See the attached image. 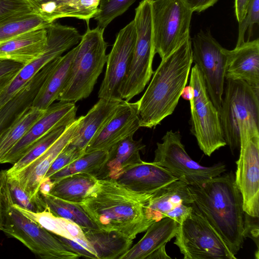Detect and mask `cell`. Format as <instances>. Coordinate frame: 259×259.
<instances>
[{
	"mask_svg": "<svg viewBox=\"0 0 259 259\" xmlns=\"http://www.w3.org/2000/svg\"><path fill=\"white\" fill-rule=\"evenodd\" d=\"M1 231L8 237L20 241L42 259H77L80 257L54 234L23 215L13 204L7 212Z\"/></svg>",
	"mask_w": 259,
	"mask_h": 259,
	"instance_id": "obj_11",
	"label": "cell"
},
{
	"mask_svg": "<svg viewBox=\"0 0 259 259\" xmlns=\"http://www.w3.org/2000/svg\"><path fill=\"white\" fill-rule=\"evenodd\" d=\"M150 198L130 191L115 180L98 179L79 204L100 230L116 231L134 240L153 224L144 213Z\"/></svg>",
	"mask_w": 259,
	"mask_h": 259,
	"instance_id": "obj_2",
	"label": "cell"
},
{
	"mask_svg": "<svg viewBox=\"0 0 259 259\" xmlns=\"http://www.w3.org/2000/svg\"><path fill=\"white\" fill-rule=\"evenodd\" d=\"M123 100L99 98L81 120L69 144L85 153L91 141L101 132Z\"/></svg>",
	"mask_w": 259,
	"mask_h": 259,
	"instance_id": "obj_22",
	"label": "cell"
},
{
	"mask_svg": "<svg viewBox=\"0 0 259 259\" xmlns=\"http://www.w3.org/2000/svg\"><path fill=\"white\" fill-rule=\"evenodd\" d=\"M35 13L48 24L70 18L75 11L76 0H27Z\"/></svg>",
	"mask_w": 259,
	"mask_h": 259,
	"instance_id": "obj_34",
	"label": "cell"
},
{
	"mask_svg": "<svg viewBox=\"0 0 259 259\" xmlns=\"http://www.w3.org/2000/svg\"><path fill=\"white\" fill-rule=\"evenodd\" d=\"M136 38L134 20L118 32L107 55L104 77L99 98L123 100L121 90L131 62Z\"/></svg>",
	"mask_w": 259,
	"mask_h": 259,
	"instance_id": "obj_15",
	"label": "cell"
},
{
	"mask_svg": "<svg viewBox=\"0 0 259 259\" xmlns=\"http://www.w3.org/2000/svg\"><path fill=\"white\" fill-rule=\"evenodd\" d=\"M47 44L46 28L33 30L0 41V60L26 65L38 57Z\"/></svg>",
	"mask_w": 259,
	"mask_h": 259,
	"instance_id": "obj_21",
	"label": "cell"
},
{
	"mask_svg": "<svg viewBox=\"0 0 259 259\" xmlns=\"http://www.w3.org/2000/svg\"><path fill=\"white\" fill-rule=\"evenodd\" d=\"M193 202L188 185L177 180L155 193L144 206L147 219L153 223L166 217L167 214L181 204Z\"/></svg>",
	"mask_w": 259,
	"mask_h": 259,
	"instance_id": "obj_23",
	"label": "cell"
},
{
	"mask_svg": "<svg viewBox=\"0 0 259 259\" xmlns=\"http://www.w3.org/2000/svg\"><path fill=\"white\" fill-rule=\"evenodd\" d=\"M55 59L45 66L12 98L0 106V134L24 109L32 105L41 85L57 63Z\"/></svg>",
	"mask_w": 259,
	"mask_h": 259,
	"instance_id": "obj_26",
	"label": "cell"
},
{
	"mask_svg": "<svg viewBox=\"0 0 259 259\" xmlns=\"http://www.w3.org/2000/svg\"><path fill=\"white\" fill-rule=\"evenodd\" d=\"M258 217L251 216L244 212V236L251 238L258 246Z\"/></svg>",
	"mask_w": 259,
	"mask_h": 259,
	"instance_id": "obj_43",
	"label": "cell"
},
{
	"mask_svg": "<svg viewBox=\"0 0 259 259\" xmlns=\"http://www.w3.org/2000/svg\"><path fill=\"white\" fill-rule=\"evenodd\" d=\"M74 102L59 101L53 103L32 126L20 141L8 152L1 163L15 164L38 140L52 130L67 126L76 119Z\"/></svg>",
	"mask_w": 259,
	"mask_h": 259,
	"instance_id": "obj_16",
	"label": "cell"
},
{
	"mask_svg": "<svg viewBox=\"0 0 259 259\" xmlns=\"http://www.w3.org/2000/svg\"><path fill=\"white\" fill-rule=\"evenodd\" d=\"M238 24V35L236 46L245 41L244 36L246 31L248 33L247 40H249L254 25H258L259 0H250L244 18Z\"/></svg>",
	"mask_w": 259,
	"mask_h": 259,
	"instance_id": "obj_40",
	"label": "cell"
},
{
	"mask_svg": "<svg viewBox=\"0 0 259 259\" xmlns=\"http://www.w3.org/2000/svg\"><path fill=\"white\" fill-rule=\"evenodd\" d=\"M49 24L34 13L28 14L1 26L0 41L33 30L46 28Z\"/></svg>",
	"mask_w": 259,
	"mask_h": 259,
	"instance_id": "obj_36",
	"label": "cell"
},
{
	"mask_svg": "<svg viewBox=\"0 0 259 259\" xmlns=\"http://www.w3.org/2000/svg\"><path fill=\"white\" fill-rule=\"evenodd\" d=\"M142 139L135 140L130 137L117 143L108 151L106 163L98 179L116 180L124 171L143 160L140 152L145 149Z\"/></svg>",
	"mask_w": 259,
	"mask_h": 259,
	"instance_id": "obj_24",
	"label": "cell"
},
{
	"mask_svg": "<svg viewBox=\"0 0 259 259\" xmlns=\"http://www.w3.org/2000/svg\"><path fill=\"white\" fill-rule=\"evenodd\" d=\"M193 13L186 0H152L153 44L161 60L190 36Z\"/></svg>",
	"mask_w": 259,
	"mask_h": 259,
	"instance_id": "obj_7",
	"label": "cell"
},
{
	"mask_svg": "<svg viewBox=\"0 0 259 259\" xmlns=\"http://www.w3.org/2000/svg\"><path fill=\"white\" fill-rule=\"evenodd\" d=\"M193 62L199 68L208 95L220 111L225 83L228 50L209 31L201 30L191 38Z\"/></svg>",
	"mask_w": 259,
	"mask_h": 259,
	"instance_id": "obj_14",
	"label": "cell"
},
{
	"mask_svg": "<svg viewBox=\"0 0 259 259\" xmlns=\"http://www.w3.org/2000/svg\"><path fill=\"white\" fill-rule=\"evenodd\" d=\"M41 196L54 214L77 224L84 232L99 229L79 204L63 200L51 194Z\"/></svg>",
	"mask_w": 259,
	"mask_h": 259,
	"instance_id": "obj_32",
	"label": "cell"
},
{
	"mask_svg": "<svg viewBox=\"0 0 259 259\" xmlns=\"http://www.w3.org/2000/svg\"><path fill=\"white\" fill-rule=\"evenodd\" d=\"M165 246L163 245L157 249L149 255L146 259H171V258L166 252Z\"/></svg>",
	"mask_w": 259,
	"mask_h": 259,
	"instance_id": "obj_49",
	"label": "cell"
},
{
	"mask_svg": "<svg viewBox=\"0 0 259 259\" xmlns=\"http://www.w3.org/2000/svg\"><path fill=\"white\" fill-rule=\"evenodd\" d=\"M225 82L219 115L224 138L233 152L240 147V125L244 122L259 125V88L242 80Z\"/></svg>",
	"mask_w": 259,
	"mask_h": 259,
	"instance_id": "obj_5",
	"label": "cell"
},
{
	"mask_svg": "<svg viewBox=\"0 0 259 259\" xmlns=\"http://www.w3.org/2000/svg\"><path fill=\"white\" fill-rule=\"evenodd\" d=\"M76 49L75 46L64 55L58 58L56 66L46 78L34 97L32 106L46 110L58 100L67 79Z\"/></svg>",
	"mask_w": 259,
	"mask_h": 259,
	"instance_id": "obj_27",
	"label": "cell"
},
{
	"mask_svg": "<svg viewBox=\"0 0 259 259\" xmlns=\"http://www.w3.org/2000/svg\"><path fill=\"white\" fill-rule=\"evenodd\" d=\"M84 233L98 259H120L131 248L133 241L116 231L98 229Z\"/></svg>",
	"mask_w": 259,
	"mask_h": 259,
	"instance_id": "obj_28",
	"label": "cell"
},
{
	"mask_svg": "<svg viewBox=\"0 0 259 259\" xmlns=\"http://www.w3.org/2000/svg\"><path fill=\"white\" fill-rule=\"evenodd\" d=\"M250 1V0H234V12L238 23L244 18Z\"/></svg>",
	"mask_w": 259,
	"mask_h": 259,
	"instance_id": "obj_47",
	"label": "cell"
},
{
	"mask_svg": "<svg viewBox=\"0 0 259 259\" xmlns=\"http://www.w3.org/2000/svg\"><path fill=\"white\" fill-rule=\"evenodd\" d=\"M179 131H167L157 143L153 161L188 186H200L226 170L223 163L205 166L193 160L181 142Z\"/></svg>",
	"mask_w": 259,
	"mask_h": 259,
	"instance_id": "obj_9",
	"label": "cell"
},
{
	"mask_svg": "<svg viewBox=\"0 0 259 259\" xmlns=\"http://www.w3.org/2000/svg\"><path fill=\"white\" fill-rule=\"evenodd\" d=\"M97 180L95 176L85 173L68 176L55 183L49 194L68 202L79 204Z\"/></svg>",
	"mask_w": 259,
	"mask_h": 259,
	"instance_id": "obj_31",
	"label": "cell"
},
{
	"mask_svg": "<svg viewBox=\"0 0 259 259\" xmlns=\"http://www.w3.org/2000/svg\"><path fill=\"white\" fill-rule=\"evenodd\" d=\"M240 140L235 182L242 196L244 212L258 217L259 125L251 122L240 125Z\"/></svg>",
	"mask_w": 259,
	"mask_h": 259,
	"instance_id": "obj_12",
	"label": "cell"
},
{
	"mask_svg": "<svg viewBox=\"0 0 259 259\" xmlns=\"http://www.w3.org/2000/svg\"><path fill=\"white\" fill-rule=\"evenodd\" d=\"M13 205L23 215L43 227L51 233L75 241L87 240L84 231L77 224L54 214L47 208L41 212H34L16 204Z\"/></svg>",
	"mask_w": 259,
	"mask_h": 259,
	"instance_id": "obj_30",
	"label": "cell"
},
{
	"mask_svg": "<svg viewBox=\"0 0 259 259\" xmlns=\"http://www.w3.org/2000/svg\"><path fill=\"white\" fill-rule=\"evenodd\" d=\"M136 0H100L94 17L97 26L104 29L116 18L125 13Z\"/></svg>",
	"mask_w": 259,
	"mask_h": 259,
	"instance_id": "obj_37",
	"label": "cell"
},
{
	"mask_svg": "<svg viewBox=\"0 0 259 259\" xmlns=\"http://www.w3.org/2000/svg\"><path fill=\"white\" fill-rule=\"evenodd\" d=\"M13 203L8 183L7 170H0V230L9 207Z\"/></svg>",
	"mask_w": 259,
	"mask_h": 259,
	"instance_id": "obj_42",
	"label": "cell"
},
{
	"mask_svg": "<svg viewBox=\"0 0 259 259\" xmlns=\"http://www.w3.org/2000/svg\"><path fill=\"white\" fill-rule=\"evenodd\" d=\"M84 154L85 153L79 150L69 143L54 160L45 177L50 178Z\"/></svg>",
	"mask_w": 259,
	"mask_h": 259,
	"instance_id": "obj_41",
	"label": "cell"
},
{
	"mask_svg": "<svg viewBox=\"0 0 259 259\" xmlns=\"http://www.w3.org/2000/svg\"><path fill=\"white\" fill-rule=\"evenodd\" d=\"M219 0H186L193 12L200 13L213 6Z\"/></svg>",
	"mask_w": 259,
	"mask_h": 259,
	"instance_id": "obj_46",
	"label": "cell"
},
{
	"mask_svg": "<svg viewBox=\"0 0 259 259\" xmlns=\"http://www.w3.org/2000/svg\"><path fill=\"white\" fill-rule=\"evenodd\" d=\"M141 127L137 102L123 100L101 132L91 141L85 153L98 150L109 151Z\"/></svg>",
	"mask_w": 259,
	"mask_h": 259,
	"instance_id": "obj_18",
	"label": "cell"
},
{
	"mask_svg": "<svg viewBox=\"0 0 259 259\" xmlns=\"http://www.w3.org/2000/svg\"><path fill=\"white\" fill-rule=\"evenodd\" d=\"M81 120V116L66 126L60 137L39 157L15 174L8 175L15 179L19 186L30 197L35 200L41 198L38 191L41 180L52 163L69 143Z\"/></svg>",
	"mask_w": 259,
	"mask_h": 259,
	"instance_id": "obj_17",
	"label": "cell"
},
{
	"mask_svg": "<svg viewBox=\"0 0 259 259\" xmlns=\"http://www.w3.org/2000/svg\"><path fill=\"white\" fill-rule=\"evenodd\" d=\"M175 237L174 244L185 259L237 258L206 220L193 207L179 224Z\"/></svg>",
	"mask_w": 259,
	"mask_h": 259,
	"instance_id": "obj_10",
	"label": "cell"
},
{
	"mask_svg": "<svg viewBox=\"0 0 259 259\" xmlns=\"http://www.w3.org/2000/svg\"><path fill=\"white\" fill-rule=\"evenodd\" d=\"M66 127L55 128L38 140L18 161L7 169V175L21 170L42 155L60 137Z\"/></svg>",
	"mask_w": 259,
	"mask_h": 259,
	"instance_id": "obj_35",
	"label": "cell"
},
{
	"mask_svg": "<svg viewBox=\"0 0 259 259\" xmlns=\"http://www.w3.org/2000/svg\"><path fill=\"white\" fill-rule=\"evenodd\" d=\"M46 110L32 105L21 111L0 134V163L8 152L20 141Z\"/></svg>",
	"mask_w": 259,
	"mask_h": 259,
	"instance_id": "obj_29",
	"label": "cell"
},
{
	"mask_svg": "<svg viewBox=\"0 0 259 259\" xmlns=\"http://www.w3.org/2000/svg\"><path fill=\"white\" fill-rule=\"evenodd\" d=\"M46 29L47 44L45 49L38 57L23 65L16 73L0 96V106L15 96L45 66L76 46L81 37L76 28L55 22Z\"/></svg>",
	"mask_w": 259,
	"mask_h": 259,
	"instance_id": "obj_13",
	"label": "cell"
},
{
	"mask_svg": "<svg viewBox=\"0 0 259 259\" xmlns=\"http://www.w3.org/2000/svg\"><path fill=\"white\" fill-rule=\"evenodd\" d=\"M23 64L9 60H0V78L18 72Z\"/></svg>",
	"mask_w": 259,
	"mask_h": 259,
	"instance_id": "obj_45",
	"label": "cell"
},
{
	"mask_svg": "<svg viewBox=\"0 0 259 259\" xmlns=\"http://www.w3.org/2000/svg\"><path fill=\"white\" fill-rule=\"evenodd\" d=\"M33 13L35 12L27 0H0V26Z\"/></svg>",
	"mask_w": 259,
	"mask_h": 259,
	"instance_id": "obj_39",
	"label": "cell"
},
{
	"mask_svg": "<svg viewBox=\"0 0 259 259\" xmlns=\"http://www.w3.org/2000/svg\"><path fill=\"white\" fill-rule=\"evenodd\" d=\"M192 206L208 222L236 255L244 240L243 199L232 171L200 186H188Z\"/></svg>",
	"mask_w": 259,
	"mask_h": 259,
	"instance_id": "obj_1",
	"label": "cell"
},
{
	"mask_svg": "<svg viewBox=\"0 0 259 259\" xmlns=\"http://www.w3.org/2000/svg\"><path fill=\"white\" fill-rule=\"evenodd\" d=\"M56 237L70 249L78 254L80 257L98 259L97 255L85 247L73 240L55 235Z\"/></svg>",
	"mask_w": 259,
	"mask_h": 259,
	"instance_id": "obj_44",
	"label": "cell"
},
{
	"mask_svg": "<svg viewBox=\"0 0 259 259\" xmlns=\"http://www.w3.org/2000/svg\"><path fill=\"white\" fill-rule=\"evenodd\" d=\"M225 79L242 80L259 88V40L244 41L228 50Z\"/></svg>",
	"mask_w": 259,
	"mask_h": 259,
	"instance_id": "obj_20",
	"label": "cell"
},
{
	"mask_svg": "<svg viewBox=\"0 0 259 259\" xmlns=\"http://www.w3.org/2000/svg\"><path fill=\"white\" fill-rule=\"evenodd\" d=\"M104 31L98 26L88 28L81 35L58 101L75 103L92 93L107 61V44Z\"/></svg>",
	"mask_w": 259,
	"mask_h": 259,
	"instance_id": "obj_4",
	"label": "cell"
},
{
	"mask_svg": "<svg viewBox=\"0 0 259 259\" xmlns=\"http://www.w3.org/2000/svg\"><path fill=\"white\" fill-rule=\"evenodd\" d=\"M152 0H142L135 9L136 38L131 62L121 90V98L130 101L141 93L153 74L155 55L153 40Z\"/></svg>",
	"mask_w": 259,
	"mask_h": 259,
	"instance_id": "obj_6",
	"label": "cell"
},
{
	"mask_svg": "<svg viewBox=\"0 0 259 259\" xmlns=\"http://www.w3.org/2000/svg\"><path fill=\"white\" fill-rule=\"evenodd\" d=\"M189 85L193 88L191 108V132L200 149L210 156L215 151L227 145L224 138L219 112L211 101L198 66L192 68Z\"/></svg>",
	"mask_w": 259,
	"mask_h": 259,
	"instance_id": "obj_8",
	"label": "cell"
},
{
	"mask_svg": "<svg viewBox=\"0 0 259 259\" xmlns=\"http://www.w3.org/2000/svg\"><path fill=\"white\" fill-rule=\"evenodd\" d=\"M54 183L50 178H44L41 180L38 189L40 195L49 194L54 187Z\"/></svg>",
	"mask_w": 259,
	"mask_h": 259,
	"instance_id": "obj_48",
	"label": "cell"
},
{
	"mask_svg": "<svg viewBox=\"0 0 259 259\" xmlns=\"http://www.w3.org/2000/svg\"><path fill=\"white\" fill-rule=\"evenodd\" d=\"M8 183L14 204L34 212H41L48 208L41 196L39 199H32L15 179L8 176Z\"/></svg>",
	"mask_w": 259,
	"mask_h": 259,
	"instance_id": "obj_38",
	"label": "cell"
},
{
	"mask_svg": "<svg viewBox=\"0 0 259 259\" xmlns=\"http://www.w3.org/2000/svg\"><path fill=\"white\" fill-rule=\"evenodd\" d=\"M177 180L163 167L153 162L142 161L115 181L131 192L151 198L162 188Z\"/></svg>",
	"mask_w": 259,
	"mask_h": 259,
	"instance_id": "obj_19",
	"label": "cell"
},
{
	"mask_svg": "<svg viewBox=\"0 0 259 259\" xmlns=\"http://www.w3.org/2000/svg\"><path fill=\"white\" fill-rule=\"evenodd\" d=\"M108 155V151L105 150L85 153L50 178L54 184L66 176L78 173L90 174L97 178L106 163Z\"/></svg>",
	"mask_w": 259,
	"mask_h": 259,
	"instance_id": "obj_33",
	"label": "cell"
},
{
	"mask_svg": "<svg viewBox=\"0 0 259 259\" xmlns=\"http://www.w3.org/2000/svg\"><path fill=\"white\" fill-rule=\"evenodd\" d=\"M17 72L11 73L5 77L0 78V96Z\"/></svg>",
	"mask_w": 259,
	"mask_h": 259,
	"instance_id": "obj_50",
	"label": "cell"
},
{
	"mask_svg": "<svg viewBox=\"0 0 259 259\" xmlns=\"http://www.w3.org/2000/svg\"><path fill=\"white\" fill-rule=\"evenodd\" d=\"M190 36L161 62L138 101L140 126L152 128L174 111L193 63Z\"/></svg>",
	"mask_w": 259,
	"mask_h": 259,
	"instance_id": "obj_3",
	"label": "cell"
},
{
	"mask_svg": "<svg viewBox=\"0 0 259 259\" xmlns=\"http://www.w3.org/2000/svg\"><path fill=\"white\" fill-rule=\"evenodd\" d=\"M194 95V91L193 87L189 85L188 86H185L183 89L181 97L186 100L190 101L191 100L193 97Z\"/></svg>",
	"mask_w": 259,
	"mask_h": 259,
	"instance_id": "obj_51",
	"label": "cell"
},
{
	"mask_svg": "<svg viewBox=\"0 0 259 259\" xmlns=\"http://www.w3.org/2000/svg\"><path fill=\"white\" fill-rule=\"evenodd\" d=\"M178 227L179 223L168 217L154 222L146 230L142 238L120 259H146L175 237Z\"/></svg>",
	"mask_w": 259,
	"mask_h": 259,
	"instance_id": "obj_25",
	"label": "cell"
}]
</instances>
